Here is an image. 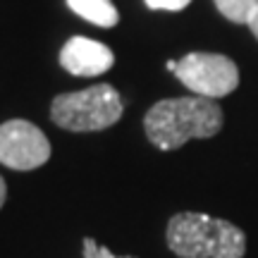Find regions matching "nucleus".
I'll return each instance as SVG.
<instances>
[{"instance_id": "nucleus-1", "label": "nucleus", "mask_w": 258, "mask_h": 258, "mask_svg": "<svg viewBox=\"0 0 258 258\" xmlns=\"http://www.w3.org/2000/svg\"><path fill=\"white\" fill-rule=\"evenodd\" d=\"M222 110L213 98L184 96L165 98L146 112L144 129L148 141L160 151H175L191 139H211L222 129Z\"/></svg>"}, {"instance_id": "nucleus-2", "label": "nucleus", "mask_w": 258, "mask_h": 258, "mask_svg": "<svg viewBox=\"0 0 258 258\" xmlns=\"http://www.w3.org/2000/svg\"><path fill=\"white\" fill-rule=\"evenodd\" d=\"M167 246L179 258H244V232L206 213H177L167 222Z\"/></svg>"}, {"instance_id": "nucleus-3", "label": "nucleus", "mask_w": 258, "mask_h": 258, "mask_svg": "<svg viewBox=\"0 0 258 258\" xmlns=\"http://www.w3.org/2000/svg\"><path fill=\"white\" fill-rule=\"evenodd\" d=\"M120 93L110 84H96L84 91L57 96L50 105V117L67 132H98L108 129L122 117Z\"/></svg>"}, {"instance_id": "nucleus-4", "label": "nucleus", "mask_w": 258, "mask_h": 258, "mask_svg": "<svg viewBox=\"0 0 258 258\" xmlns=\"http://www.w3.org/2000/svg\"><path fill=\"white\" fill-rule=\"evenodd\" d=\"M189 91L203 98L230 96L239 86V70L227 55L218 53H189L172 72Z\"/></svg>"}, {"instance_id": "nucleus-5", "label": "nucleus", "mask_w": 258, "mask_h": 258, "mask_svg": "<svg viewBox=\"0 0 258 258\" xmlns=\"http://www.w3.org/2000/svg\"><path fill=\"white\" fill-rule=\"evenodd\" d=\"M50 158V141L27 120H10L0 124V163L12 170H36Z\"/></svg>"}, {"instance_id": "nucleus-6", "label": "nucleus", "mask_w": 258, "mask_h": 258, "mask_svg": "<svg viewBox=\"0 0 258 258\" xmlns=\"http://www.w3.org/2000/svg\"><path fill=\"white\" fill-rule=\"evenodd\" d=\"M112 62L115 55L110 48L86 36H72L60 50V64L74 77H98L108 72Z\"/></svg>"}, {"instance_id": "nucleus-7", "label": "nucleus", "mask_w": 258, "mask_h": 258, "mask_svg": "<svg viewBox=\"0 0 258 258\" xmlns=\"http://www.w3.org/2000/svg\"><path fill=\"white\" fill-rule=\"evenodd\" d=\"M67 5L72 12H77L82 19L91 22L96 27H115L120 19L110 0H67Z\"/></svg>"}, {"instance_id": "nucleus-8", "label": "nucleus", "mask_w": 258, "mask_h": 258, "mask_svg": "<svg viewBox=\"0 0 258 258\" xmlns=\"http://www.w3.org/2000/svg\"><path fill=\"white\" fill-rule=\"evenodd\" d=\"M215 8L234 24H246L251 12L258 8V0H215Z\"/></svg>"}, {"instance_id": "nucleus-9", "label": "nucleus", "mask_w": 258, "mask_h": 258, "mask_svg": "<svg viewBox=\"0 0 258 258\" xmlns=\"http://www.w3.org/2000/svg\"><path fill=\"white\" fill-rule=\"evenodd\" d=\"M84 258H134V256H115L105 246H98L93 239H84Z\"/></svg>"}, {"instance_id": "nucleus-10", "label": "nucleus", "mask_w": 258, "mask_h": 258, "mask_svg": "<svg viewBox=\"0 0 258 258\" xmlns=\"http://www.w3.org/2000/svg\"><path fill=\"white\" fill-rule=\"evenodd\" d=\"M191 0H146V5L151 10H167V12H179L184 10Z\"/></svg>"}, {"instance_id": "nucleus-11", "label": "nucleus", "mask_w": 258, "mask_h": 258, "mask_svg": "<svg viewBox=\"0 0 258 258\" xmlns=\"http://www.w3.org/2000/svg\"><path fill=\"white\" fill-rule=\"evenodd\" d=\"M246 24H249L251 34H253V36L258 38V8L253 10V12H251V17H249V22H246Z\"/></svg>"}, {"instance_id": "nucleus-12", "label": "nucleus", "mask_w": 258, "mask_h": 258, "mask_svg": "<svg viewBox=\"0 0 258 258\" xmlns=\"http://www.w3.org/2000/svg\"><path fill=\"white\" fill-rule=\"evenodd\" d=\"M5 196H8V186H5V179L0 177V208H3V203H5Z\"/></svg>"}, {"instance_id": "nucleus-13", "label": "nucleus", "mask_w": 258, "mask_h": 258, "mask_svg": "<svg viewBox=\"0 0 258 258\" xmlns=\"http://www.w3.org/2000/svg\"><path fill=\"white\" fill-rule=\"evenodd\" d=\"M177 64H179V60H167V70H170V72H175Z\"/></svg>"}]
</instances>
